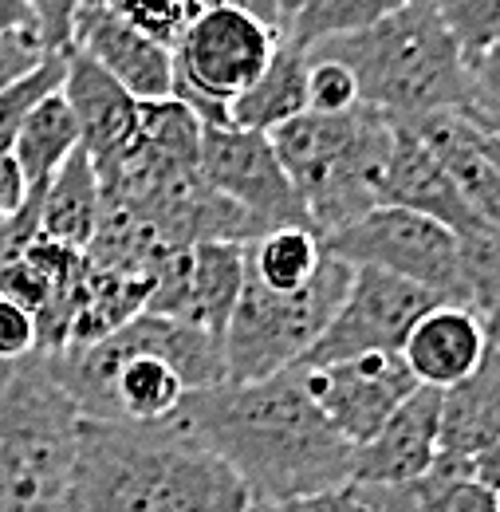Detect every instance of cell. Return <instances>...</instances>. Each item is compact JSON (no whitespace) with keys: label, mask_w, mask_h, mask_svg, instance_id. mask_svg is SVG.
Here are the masks:
<instances>
[{"label":"cell","mask_w":500,"mask_h":512,"mask_svg":"<svg viewBox=\"0 0 500 512\" xmlns=\"http://www.w3.org/2000/svg\"><path fill=\"white\" fill-rule=\"evenodd\" d=\"M166 422L213 449L241 477L252 509L331 493L355 477V449L319 414L304 367L264 383L197 390Z\"/></svg>","instance_id":"1"},{"label":"cell","mask_w":500,"mask_h":512,"mask_svg":"<svg viewBox=\"0 0 500 512\" xmlns=\"http://www.w3.org/2000/svg\"><path fill=\"white\" fill-rule=\"evenodd\" d=\"M67 512H252V497L174 422L79 418Z\"/></svg>","instance_id":"2"},{"label":"cell","mask_w":500,"mask_h":512,"mask_svg":"<svg viewBox=\"0 0 500 512\" xmlns=\"http://www.w3.org/2000/svg\"><path fill=\"white\" fill-rule=\"evenodd\" d=\"M52 363L79 414L99 422H166L189 394L229 383L217 335L154 312L91 347L60 351Z\"/></svg>","instance_id":"3"},{"label":"cell","mask_w":500,"mask_h":512,"mask_svg":"<svg viewBox=\"0 0 500 512\" xmlns=\"http://www.w3.org/2000/svg\"><path fill=\"white\" fill-rule=\"evenodd\" d=\"M308 56L351 67L359 103L390 123H426L473 107L465 56L441 24L434 0H410L375 28L323 40L308 48Z\"/></svg>","instance_id":"4"},{"label":"cell","mask_w":500,"mask_h":512,"mask_svg":"<svg viewBox=\"0 0 500 512\" xmlns=\"http://www.w3.org/2000/svg\"><path fill=\"white\" fill-rule=\"evenodd\" d=\"M79 418L48 351L0 363V512H67Z\"/></svg>","instance_id":"5"},{"label":"cell","mask_w":500,"mask_h":512,"mask_svg":"<svg viewBox=\"0 0 500 512\" xmlns=\"http://www.w3.org/2000/svg\"><path fill=\"white\" fill-rule=\"evenodd\" d=\"M272 146L308 205L319 241L378 209L382 178L394 150V123L371 107L347 115H312L276 127Z\"/></svg>","instance_id":"6"},{"label":"cell","mask_w":500,"mask_h":512,"mask_svg":"<svg viewBox=\"0 0 500 512\" xmlns=\"http://www.w3.org/2000/svg\"><path fill=\"white\" fill-rule=\"evenodd\" d=\"M351 288V264L327 253L315 276L300 292H268L245 276L241 300L221 335L229 383H264L288 367H300L315 339L335 320L343 296Z\"/></svg>","instance_id":"7"},{"label":"cell","mask_w":500,"mask_h":512,"mask_svg":"<svg viewBox=\"0 0 500 512\" xmlns=\"http://www.w3.org/2000/svg\"><path fill=\"white\" fill-rule=\"evenodd\" d=\"M280 32L241 8H201L174 48V99L201 127H229V107L268 71Z\"/></svg>","instance_id":"8"},{"label":"cell","mask_w":500,"mask_h":512,"mask_svg":"<svg viewBox=\"0 0 500 512\" xmlns=\"http://www.w3.org/2000/svg\"><path fill=\"white\" fill-rule=\"evenodd\" d=\"M323 253L351 264L402 276L449 304H465L461 288V241L434 217L378 205L323 241Z\"/></svg>","instance_id":"9"},{"label":"cell","mask_w":500,"mask_h":512,"mask_svg":"<svg viewBox=\"0 0 500 512\" xmlns=\"http://www.w3.org/2000/svg\"><path fill=\"white\" fill-rule=\"evenodd\" d=\"M201 174L229 197L260 233L312 229L308 205L288 178L268 134L241 127H201ZM315 233V229H312Z\"/></svg>","instance_id":"10"},{"label":"cell","mask_w":500,"mask_h":512,"mask_svg":"<svg viewBox=\"0 0 500 512\" xmlns=\"http://www.w3.org/2000/svg\"><path fill=\"white\" fill-rule=\"evenodd\" d=\"M445 304L441 296L378 272V268H351V288L327 323V331L315 339V347L304 355L300 367H327L359 355H398L406 335L426 312Z\"/></svg>","instance_id":"11"},{"label":"cell","mask_w":500,"mask_h":512,"mask_svg":"<svg viewBox=\"0 0 500 512\" xmlns=\"http://www.w3.org/2000/svg\"><path fill=\"white\" fill-rule=\"evenodd\" d=\"M304 375L319 414L351 449L367 446L418 390L402 355H359L327 367H304Z\"/></svg>","instance_id":"12"},{"label":"cell","mask_w":500,"mask_h":512,"mask_svg":"<svg viewBox=\"0 0 500 512\" xmlns=\"http://www.w3.org/2000/svg\"><path fill=\"white\" fill-rule=\"evenodd\" d=\"M245 288V245H193L174 249L154 272V296L146 312L193 323L209 335H225L229 316Z\"/></svg>","instance_id":"13"},{"label":"cell","mask_w":500,"mask_h":512,"mask_svg":"<svg viewBox=\"0 0 500 512\" xmlns=\"http://www.w3.org/2000/svg\"><path fill=\"white\" fill-rule=\"evenodd\" d=\"M63 99L75 111L79 123V146L95 166L99 186H107L123 170L126 154L138 138L142 123V103L123 91L103 67H95L83 52L67 56V79H63Z\"/></svg>","instance_id":"14"},{"label":"cell","mask_w":500,"mask_h":512,"mask_svg":"<svg viewBox=\"0 0 500 512\" xmlns=\"http://www.w3.org/2000/svg\"><path fill=\"white\" fill-rule=\"evenodd\" d=\"M71 52H83L91 64L103 67L138 103L174 99V52L158 48L138 28H130L107 0L83 8Z\"/></svg>","instance_id":"15"},{"label":"cell","mask_w":500,"mask_h":512,"mask_svg":"<svg viewBox=\"0 0 500 512\" xmlns=\"http://www.w3.org/2000/svg\"><path fill=\"white\" fill-rule=\"evenodd\" d=\"M441 457V390L418 386L367 446L355 449V485L426 477Z\"/></svg>","instance_id":"16"},{"label":"cell","mask_w":500,"mask_h":512,"mask_svg":"<svg viewBox=\"0 0 500 512\" xmlns=\"http://www.w3.org/2000/svg\"><path fill=\"white\" fill-rule=\"evenodd\" d=\"M378 205H394V209L434 217L441 225H449L457 237L485 225L465 205V197L453 186V178L445 174L438 154L418 138V130L406 127V123H394V150H390V166H386V178H382Z\"/></svg>","instance_id":"17"},{"label":"cell","mask_w":500,"mask_h":512,"mask_svg":"<svg viewBox=\"0 0 500 512\" xmlns=\"http://www.w3.org/2000/svg\"><path fill=\"white\" fill-rule=\"evenodd\" d=\"M398 355L410 367L414 383L445 394L457 383H465L485 363L489 339H485L481 320L473 316V308L445 300L414 323V331L406 335Z\"/></svg>","instance_id":"18"},{"label":"cell","mask_w":500,"mask_h":512,"mask_svg":"<svg viewBox=\"0 0 500 512\" xmlns=\"http://www.w3.org/2000/svg\"><path fill=\"white\" fill-rule=\"evenodd\" d=\"M500 442V351L489 347L485 363L453 390L441 394V453L469 461Z\"/></svg>","instance_id":"19"},{"label":"cell","mask_w":500,"mask_h":512,"mask_svg":"<svg viewBox=\"0 0 500 512\" xmlns=\"http://www.w3.org/2000/svg\"><path fill=\"white\" fill-rule=\"evenodd\" d=\"M308 111V52L280 36L268 71L229 107V127L272 134Z\"/></svg>","instance_id":"20"},{"label":"cell","mask_w":500,"mask_h":512,"mask_svg":"<svg viewBox=\"0 0 500 512\" xmlns=\"http://www.w3.org/2000/svg\"><path fill=\"white\" fill-rule=\"evenodd\" d=\"M99 217H103V190H99V178H95L91 158L79 146L67 158V166L56 174V182L48 186V193H44V205H40V237L44 241H56V245H67L75 253H87L91 241H95Z\"/></svg>","instance_id":"21"},{"label":"cell","mask_w":500,"mask_h":512,"mask_svg":"<svg viewBox=\"0 0 500 512\" xmlns=\"http://www.w3.org/2000/svg\"><path fill=\"white\" fill-rule=\"evenodd\" d=\"M75 150H79V123L60 87L24 119V127L12 142V158L24 170L28 193H48V186L56 182V174L67 166Z\"/></svg>","instance_id":"22"},{"label":"cell","mask_w":500,"mask_h":512,"mask_svg":"<svg viewBox=\"0 0 500 512\" xmlns=\"http://www.w3.org/2000/svg\"><path fill=\"white\" fill-rule=\"evenodd\" d=\"M323 241L312 229H272L245 245V276L268 292H300L323 264Z\"/></svg>","instance_id":"23"},{"label":"cell","mask_w":500,"mask_h":512,"mask_svg":"<svg viewBox=\"0 0 500 512\" xmlns=\"http://www.w3.org/2000/svg\"><path fill=\"white\" fill-rule=\"evenodd\" d=\"M410 0H304L280 28V36L296 48H315L323 40H339V36H355L382 24L386 16H394L398 8H406Z\"/></svg>","instance_id":"24"},{"label":"cell","mask_w":500,"mask_h":512,"mask_svg":"<svg viewBox=\"0 0 500 512\" xmlns=\"http://www.w3.org/2000/svg\"><path fill=\"white\" fill-rule=\"evenodd\" d=\"M465 477H473V465L441 453L438 465L426 477L398 481V485H355V481L351 485L367 512H445L453 489Z\"/></svg>","instance_id":"25"},{"label":"cell","mask_w":500,"mask_h":512,"mask_svg":"<svg viewBox=\"0 0 500 512\" xmlns=\"http://www.w3.org/2000/svg\"><path fill=\"white\" fill-rule=\"evenodd\" d=\"M461 241V288H465V308L477 316L485 308L500 304V229L477 225L457 237Z\"/></svg>","instance_id":"26"},{"label":"cell","mask_w":500,"mask_h":512,"mask_svg":"<svg viewBox=\"0 0 500 512\" xmlns=\"http://www.w3.org/2000/svg\"><path fill=\"white\" fill-rule=\"evenodd\" d=\"M130 28H138L158 48L174 52L201 12V0H107Z\"/></svg>","instance_id":"27"},{"label":"cell","mask_w":500,"mask_h":512,"mask_svg":"<svg viewBox=\"0 0 500 512\" xmlns=\"http://www.w3.org/2000/svg\"><path fill=\"white\" fill-rule=\"evenodd\" d=\"M67 79V56H48L44 67H36L28 79H20L12 91L0 95V154H12V142L24 127V119L48 99L56 95Z\"/></svg>","instance_id":"28"},{"label":"cell","mask_w":500,"mask_h":512,"mask_svg":"<svg viewBox=\"0 0 500 512\" xmlns=\"http://www.w3.org/2000/svg\"><path fill=\"white\" fill-rule=\"evenodd\" d=\"M434 8L465 60L500 44V0H434Z\"/></svg>","instance_id":"29"},{"label":"cell","mask_w":500,"mask_h":512,"mask_svg":"<svg viewBox=\"0 0 500 512\" xmlns=\"http://www.w3.org/2000/svg\"><path fill=\"white\" fill-rule=\"evenodd\" d=\"M359 107V83L339 60L308 56V111L312 115H347Z\"/></svg>","instance_id":"30"},{"label":"cell","mask_w":500,"mask_h":512,"mask_svg":"<svg viewBox=\"0 0 500 512\" xmlns=\"http://www.w3.org/2000/svg\"><path fill=\"white\" fill-rule=\"evenodd\" d=\"M95 4V0H28L32 8V20H36V32L44 40V48L52 56H71L75 48V24L83 16V8Z\"/></svg>","instance_id":"31"},{"label":"cell","mask_w":500,"mask_h":512,"mask_svg":"<svg viewBox=\"0 0 500 512\" xmlns=\"http://www.w3.org/2000/svg\"><path fill=\"white\" fill-rule=\"evenodd\" d=\"M52 52L44 48L36 28H16V32H0V95L12 91L20 79H28L36 67H44Z\"/></svg>","instance_id":"32"},{"label":"cell","mask_w":500,"mask_h":512,"mask_svg":"<svg viewBox=\"0 0 500 512\" xmlns=\"http://www.w3.org/2000/svg\"><path fill=\"white\" fill-rule=\"evenodd\" d=\"M36 351H40L36 316L0 292V363H20Z\"/></svg>","instance_id":"33"},{"label":"cell","mask_w":500,"mask_h":512,"mask_svg":"<svg viewBox=\"0 0 500 512\" xmlns=\"http://www.w3.org/2000/svg\"><path fill=\"white\" fill-rule=\"evenodd\" d=\"M469 71V95H473V115H493L500 119V44L465 60Z\"/></svg>","instance_id":"34"},{"label":"cell","mask_w":500,"mask_h":512,"mask_svg":"<svg viewBox=\"0 0 500 512\" xmlns=\"http://www.w3.org/2000/svg\"><path fill=\"white\" fill-rule=\"evenodd\" d=\"M252 512H367L355 485L331 489V493H315V497H296V501H276V505H256Z\"/></svg>","instance_id":"35"},{"label":"cell","mask_w":500,"mask_h":512,"mask_svg":"<svg viewBox=\"0 0 500 512\" xmlns=\"http://www.w3.org/2000/svg\"><path fill=\"white\" fill-rule=\"evenodd\" d=\"M28 205V182L12 154H0V221H12Z\"/></svg>","instance_id":"36"},{"label":"cell","mask_w":500,"mask_h":512,"mask_svg":"<svg viewBox=\"0 0 500 512\" xmlns=\"http://www.w3.org/2000/svg\"><path fill=\"white\" fill-rule=\"evenodd\" d=\"M445 512H500V497L489 485H481L477 477H465V481L453 489Z\"/></svg>","instance_id":"37"},{"label":"cell","mask_w":500,"mask_h":512,"mask_svg":"<svg viewBox=\"0 0 500 512\" xmlns=\"http://www.w3.org/2000/svg\"><path fill=\"white\" fill-rule=\"evenodd\" d=\"M201 8H241L280 32V0H201Z\"/></svg>","instance_id":"38"},{"label":"cell","mask_w":500,"mask_h":512,"mask_svg":"<svg viewBox=\"0 0 500 512\" xmlns=\"http://www.w3.org/2000/svg\"><path fill=\"white\" fill-rule=\"evenodd\" d=\"M473 477H477L481 485H489V489L500 497V442H493L485 453L473 457Z\"/></svg>","instance_id":"39"},{"label":"cell","mask_w":500,"mask_h":512,"mask_svg":"<svg viewBox=\"0 0 500 512\" xmlns=\"http://www.w3.org/2000/svg\"><path fill=\"white\" fill-rule=\"evenodd\" d=\"M16 28H36L28 0H0V32H16Z\"/></svg>","instance_id":"40"},{"label":"cell","mask_w":500,"mask_h":512,"mask_svg":"<svg viewBox=\"0 0 500 512\" xmlns=\"http://www.w3.org/2000/svg\"><path fill=\"white\" fill-rule=\"evenodd\" d=\"M465 115H469L481 130H489L493 138H500V119H493V115H473V111H465Z\"/></svg>","instance_id":"41"},{"label":"cell","mask_w":500,"mask_h":512,"mask_svg":"<svg viewBox=\"0 0 500 512\" xmlns=\"http://www.w3.org/2000/svg\"><path fill=\"white\" fill-rule=\"evenodd\" d=\"M300 4H304V0H280V28H284V20H288V16H292Z\"/></svg>","instance_id":"42"},{"label":"cell","mask_w":500,"mask_h":512,"mask_svg":"<svg viewBox=\"0 0 500 512\" xmlns=\"http://www.w3.org/2000/svg\"><path fill=\"white\" fill-rule=\"evenodd\" d=\"M0 229H4V221H0Z\"/></svg>","instance_id":"43"}]
</instances>
